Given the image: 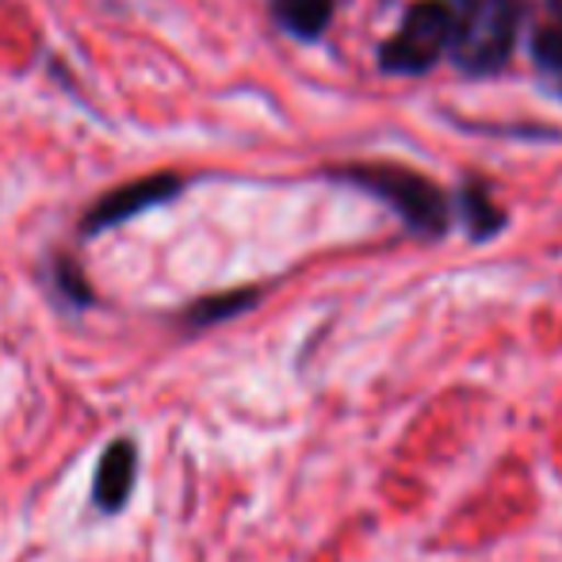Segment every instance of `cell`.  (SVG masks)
Segmentation results:
<instances>
[{"label":"cell","instance_id":"cell-1","mask_svg":"<svg viewBox=\"0 0 562 562\" xmlns=\"http://www.w3.org/2000/svg\"><path fill=\"white\" fill-rule=\"evenodd\" d=\"M340 180L360 184L363 192L391 203V207L398 211L402 223L409 229H417V234L440 237L448 229L445 195H440V188L429 184L422 172L394 169V165H352V169H340Z\"/></svg>","mask_w":562,"mask_h":562},{"label":"cell","instance_id":"cell-6","mask_svg":"<svg viewBox=\"0 0 562 562\" xmlns=\"http://www.w3.org/2000/svg\"><path fill=\"white\" fill-rule=\"evenodd\" d=\"M272 15L291 35L314 38L326 31L329 15H334V0H272Z\"/></svg>","mask_w":562,"mask_h":562},{"label":"cell","instance_id":"cell-9","mask_svg":"<svg viewBox=\"0 0 562 562\" xmlns=\"http://www.w3.org/2000/svg\"><path fill=\"white\" fill-rule=\"evenodd\" d=\"M536 50H540V61L562 66V23H555V27L543 31V35L536 38Z\"/></svg>","mask_w":562,"mask_h":562},{"label":"cell","instance_id":"cell-8","mask_svg":"<svg viewBox=\"0 0 562 562\" xmlns=\"http://www.w3.org/2000/svg\"><path fill=\"white\" fill-rule=\"evenodd\" d=\"M463 207H467V226H471V234L479 237V241H482V237H490V234H497V229L505 226L502 211L490 203V195L482 192V188H467Z\"/></svg>","mask_w":562,"mask_h":562},{"label":"cell","instance_id":"cell-7","mask_svg":"<svg viewBox=\"0 0 562 562\" xmlns=\"http://www.w3.org/2000/svg\"><path fill=\"white\" fill-rule=\"evenodd\" d=\"M257 291H226V295H211L203 303H195L192 311L184 314L188 329H203V326H218L226 318H237L241 311H249L257 303Z\"/></svg>","mask_w":562,"mask_h":562},{"label":"cell","instance_id":"cell-3","mask_svg":"<svg viewBox=\"0 0 562 562\" xmlns=\"http://www.w3.org/2000/svg\"><path fill=\"white\" fill-rule=\"evenodd\" d=\"M520 4L517 0H474L456 31V61L467 74H494L505 66L517 38Z\"/></svg>","mask_w":562,"mask_h":562},{"label":"cell","instance_id":"cell-2","mask_svg":"<svg viewBox=\"0 0 562 562\" xmlns=\"http://www.w3.org/2000/svg\"><path fill=\"white\" fill-rule=\"evenodd\" d=\"M456 12L445 0H417L406 12L402 27L383 43V69L391 74H425L429 66H437V58L445 54L448 43H456Z\"/></svg>","mask_w":562,"mask_h":562},{"label":"cell","instance_id":"cell-5","mask_svg":"<svg viewBox=\"0 0 562 562\" xmlns=\"http://www.w3.org/2000/svg\"><path fill=\"white\" fill-rule=\"evenodd\" d=\"M177 192H180V180H172V177H154V180H138V184H126L108 195V200H100L97 207H92V215L81 223V229L85 234H100V229L126 223L131 215H138V211L154 207V203L169 200V195H177Z\"/></svg>","mask_w":562,"mask_h":562},{"label":"cell","instance_id":"cell-4","mask_svg":"<svg viewBox=\"0 0 562 562\" xmlns=\"http://www.w3.org/2000/svg\"><path fill=\"white\" fill-rule=\"evenodd\" d=\"M134 486H138V445L126 437L112 440L100 456L97 474H92V509L115 517L126 509Z\"/></svg>","mask_w":562,"mask_h":562},{"label":"cell","instance_id":"cell-10","mask_svg":"<svg viewBox=\"0 0 562 562\" xmlns=\"http://www.w3.org/2000/svg\"><path fill=\"white\" fill-rule=\"evenodd\" d=\"M551 8H555V15H559V23H562V0H551Z\"/></svg>","mask_w":562,"mask_h":562}]
</instances>
